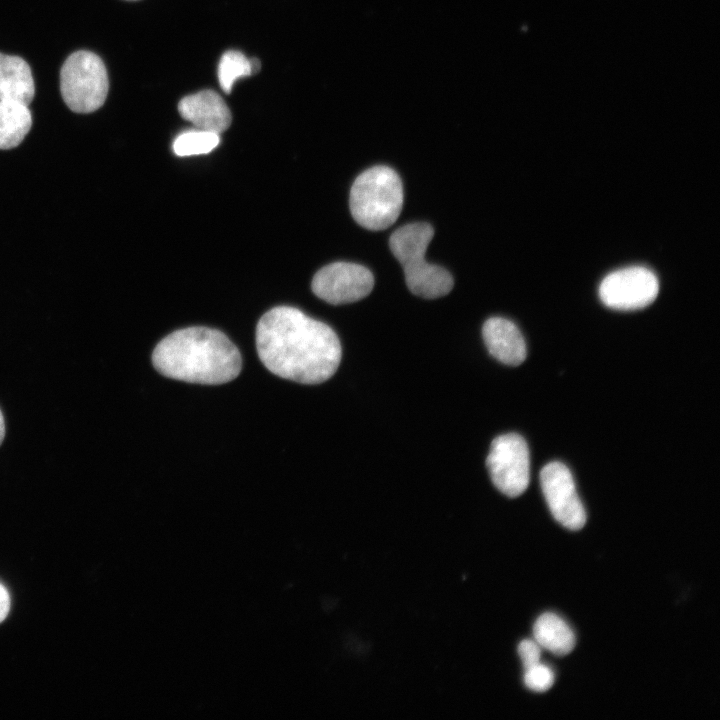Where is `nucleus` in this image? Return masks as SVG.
<instances>
[{
    "label": "nucleus",
    "instance_id": "f3484780",
    "mask_svg": "<svg viewBox=\"0 0 720 720\" xmlns=\"http://www.w3.org/2000/svg\"><path fill=\"white\" fill-rule=\"evenodd\" d=\"M554 673L540 662L525 669L523 681L525 686L534 692L542 693L549 690L554 684Z\"/></svg>",
    "mask_w": 720,
    "mask_h": 720
},
{
    "label": "nucleus",
    "instance_id": "f03ea898",
    "mask_svg": "<svg viewBox=\"0 0 720 720\" xmlns=\"http://www.w3.org/2000/svg\"><path fill=\"white\" fill-rule=\"evenodd\" d=\"M152 363L165 377L207 385L235 379L242 367L238 348L221 331L187 327L163 338L154 348Z\"/></svg>",
    "mask_w": 720,
    "mask_h": 720
},
{
    "label": "nucleus",
    "instance_id": "39448f33",
    "mask_svg": "<svg viewBox=\"0 0 720 720\" xmlns=\"http://www.w3.org/2000/svg\"><path fill=\"white\" fill-rule=\"evenodd\" d=\"M109 88L106 67L95 53L79 50L65 60L60 90L65 104L76 113H91L105 102Z\"/></svg>",
    "mask_w": 720,
    "mask_h": 720
},
{
    "label": "nucleus",
    "instance_id": "4468645a",
    "mask_svg": "<svg viewBox=\"0 0 720 720\" xmlns=\"http://www.w3.org/2000/svg\"><path fill=\"white\" fill-rule=\"evenodd\" d=\"M32 126V115L27 105L0 100V149L17 147Z\"/></svg>",
    "mask_w": 720,
    "mask_h": 720
},
{
    "label": "nucleus",
    "instance_id": "1a4fd4ad",
    "mask_svg": "<svg viewBox=\"0 0 720 720\" xmlns=\"http://www.w3.org/2000/svg\"><path fill=\"white\" fill-rule=\"evenodd\" d=\"M540 484L553 517L569 530L583 528L586 512L570 470L561 462H550L541 469Z\"/></svg>",
    "mask_w": 720,
    "mask_h": 720
},
{
    "label": "nucleus",
    "instance_id": "9b49d317",
    "mask_svg": "<svg viewBox=\"0 0 720 720\" xmlns=\"http://www.w3.org/2000/svg\"><path fill=\"white\" fill-rule=\"evenodd\" d=\"M482 336L491 356L511 366L520 365L526 358L525 340L518 327L508 319L491 317L483 325Z\"/></svg>",
    "mask_w": 720,
    "mask_h": 720
},
{
    "label": "nucleus",
    "instance_id": "6e6552de",
    "mask_svg": "<svg viewBox=\"0 0 720 720\" xmlns=\"http://www.w3.org/2000/svg\"><path fill=\"white\" fill-rule=\"evenodd\" d=\"M374 277L366 267L350 262H335L320 269L313 277L312 291L323 301L340 305L358 301L373 289Z\"/></svg>",
    "mask_w": 720,
    "mask_h": 720
},
{
    "label": "nucleus",
    "instance_id": "ddd939ff",
    "mask_svg": "<svg viewBox=\"0 0 720 720\" xmlns=\"http://www.w3.org/2000/svg\"><path fill=\"white\" fill-rule=\"evenodd\" d=\"M533 636L541 648L557 656L569 654L576 643L575 634L569 625L556 614L549 612L536 620Z\"/></svg>",
    "mask_w": 720,
    "mask_h": 720
},
{
    "label": "nucleus",
    "instance_id": "f257e3e1",
    "mask_svg": "<svg viewBox=\"0 0 720 720\" xmlns=\"http://www.w3.org/2000/svg\"><path fill=\"white\" fill-rule=\"evenodd\" d=\"M256 348L270 372L302 384L328 380L337 371L342 355L332 328L290 306L274 307L260 318Z\"/></svg>",
    "mask_w": 720,
    "mask_h": 720
},
{
    "label": "nucleus",
    "instance_id": "a211bd4d",
    "mask_svg": "<svg viewBox=\"0 0 720 720\" xmlns=\"http://www.w3.org/2000/svg\"><path fill=\"white\" fill-rule=\"evenodd\" d=\"M518 653L522 660L524 669L532 667L540 662L541 647L535 640L525 639L518 646Z\"/></svg>",
    "mask_w": 720,
    "mask_h": 720
},
{
    "label": "nucleus",
    "instance_id": "0eeeda50",
    "mask_svg": "<svg viewBox=\"0 0 720 720\" xmlns=\"http://www.w3.org/2000/svg\"><path fill=\"white\" fill-rule=\"evenodd\" d=\"M658 291L655 274L645 267L633 266L608 274L600 284L599 296L609 308L636 310L651 304Z\"/></svg>",
    "mask_w": 720,
    "mask_h": 720
},
{
    "label": "nucleus",
    "instance_id": "f8f14e48",
    "mask_svg": "<svg viewBox=\"0 0 720 720\" xmlns=\"http://www.w3.org/2000/svg\"><path fill=\"white\" fill-rule=\"evenodd\" d=\"M35 94L28 63L19 56L0 53V100L29 105Z\"/></svg>",
    "mask_w": 720,
    "mask_h": 720
},
{
    "label": "nucleus",
    "instance_id": "20e7f679",
    "mask_svg": "<svg viewBox=\"0 0 720 720\" xmlns=\"http://www.w3.org/2000/svg\"><path fill=\"white\" fill-rule=\"evenodd\" d=\"M349 204L352 217L360 226L376 231L390 227L403 204L398 174L382 165L365 170L351 187Z\"/></svg>",
    "mask_w": 720,
    "mask_h": 720
},
{
    "label": "nucleus",
    "instance_id": "6ab92c4d",
    "mask_svg": "<svg viewBox=\"0 0 720 720\" xmlns=\"http://www.w3.org/2000/svg\"><path fill=\"white\" fill-rule=\"evenodd\" d=\"M10 608V598L7 590L0 584V622H2Z\"/></svg>",
    "mask_w": 720,
    "mask_h": 720
},
{
    "label": "nucleus",
    "instance_id": "aec40b11",
    "mask_svg": "<svg viewBox=\"0 0 720 720\" xmlns=\"http://www.w3.org/2000/svg\"><path fill=\"white\" fill-rule=\"evenodd\" d=\"M5 437V421L2 414V411L0 409V445L2 444Z\"/></svg>",
    "mask_w": 720,
    "mask_h": 720
},
{
    "label": "nucleus",
    "instance_id": "2eb2a0df",
    "mask_svg": "<svg viewBox=\"0 0 720 720\" xmlns=\"http://www.w3.org/2000/svg\"><path fill=\"white\" fill-rule=\"evenodd\" d=\"M219 142V134L196 128L179 134L173 142V150L178 156L206 154Z\"/></svg>",
    "mask_w": 720,
    "mask_h": 720
},
{
    "label": "nucleus",
    "instance_id": "412c9836",
    "mask_svg": "<svg viewBox=\"0 0 720 720\" xmlns=\"http://www.w3.org/2000/svg\"><path fill=\"white\" fill-rule=\"evenodd\" d=\"M252 74L257 73L260 70L261 64L257 58L250 59Z\"/></svg>",
    "mask_w": 720,
    "mask_h": 720
},
{
    "label": "nucleus",
    "instance_id": "7ed1b4c3",
    "mask_svg": "<svg viewBox=\"0 0 720 720\" xmlns=\"http://www.w3.org/2000/svg\"><path fill=\"white\" fill-rule=\"evenodd\" d=\"M434 230L428 223L406 224L390 236L393 255L403 267L409 290L420 297L435 299L448 294L453 288V277L443 267L425 260V252Z\"/></svg>",
    "mask_w": 720,
    "mask_h": 720
},
{
    "label": "nucleus",
    "instance_id": "9d476101",
    "mask_svg": "<svg viewBox=\"0 0 720 720\" xmlns=\"http://www.w3.org/2000/svg\"><path fill=\"white\" fill-rule=\"evenodd\" d=\"M180 115L195 128L220 134L231 124V113L222 97L213 90H202L181 99Z\"/></svg>",
    "mask_w": 720,
    "mask_h": 720
},
{
    "label": "nucleus",
    "instance_id": "423d86ee",
    "mask_svg": "<svg viewBox=\"0 0 720 720\" xmlns=\"http://www.w3.org/2000/svg\"><path fill=\"white\" fill-rule=\"evenodd\" d=\"M486 466L495 487L508 497L520 496L530 479L529 450L516 433L496 437L490 446Z\"/></svg>",
    "mask_w": 720,
    "mask_h": 720
},
{
    "label": "nucleus",
    "instance_id": "dca6fc26",
    "mask_svg": "<svg viewBox=\"0 0 720 720\" xmlns=\"http://www.w3.org/2000/svg\"><path fill=\"white\" fill-rule=\"evenodd\" d=\"M252 75L250 59L236 50L225 52L218 65V79L222 90L232 91L234 83L241 77Z\"/></svg>",
    "mask_w": 720,
    "mask_h": 720
}]
</instances>
